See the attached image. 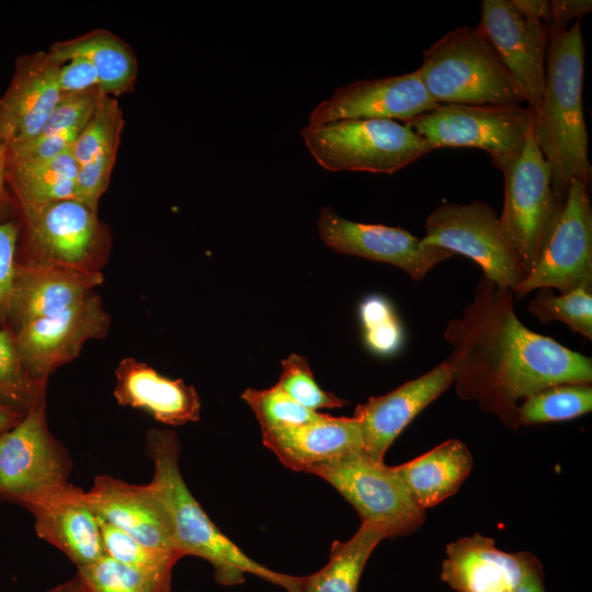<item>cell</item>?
Here are the masks:
<instances>
[{"mask_svg": "<svg viewBox=\"0 0 592 592\" xmlns=\"http://www.w3.org/2000/svg\"><path fill=\"white\" fill-rule=\"evenodd\" d=\"M444 339L456 391L508 428L517 401L563 383L591 384L592 358L536 333L517 318L511 289L481 276L471 301L448 321Z\"/></svg>", "mask_w": 592, "mask_h": 592, "instance_id": "1", "label": "cell"}, {"mask_svg": "<svg viewBox=\"0 0 592 592\" xmlns=\"http://www.w3.org/2000/svg\"><path fill=\"white\" fill-rule=\"evenodd\" d=\"M584 44L581 25L553 31L540 103L532 113L534 138L550 169L551 186L565 203L572 180L588 185L591 166L582 109Z\"/></svg>", "mask_w": 592, "mask_h": 592, "instance_id": "2", "label": "cell"}, {"mask_svg": "<svg viewBox=\"0 0 592 592\" xmlns=\"http://www.w3.org/2000/svg\"><path fill=\"white\" fill-rule=\"evenodd\" d=\"M181 446L178 434L169 429H150L145 453L153 464L151 483L163 499L171 516L178 554L208 561L214 579L221 585L241 584L244 574L257 576L287 592H298L303 577L271 570L248 557L212 522L187 488L179 467Z\"/></svg>", "mask_w": 592, "mask_h": 592, "instance_id": "3", "label": "cell"}, {"mask_svg": "<svg viewBox=\"0 0 592 592\" xmlns=\"http://www.w3.org/2000/svg\"><path fill=\"white\" fill-rule=\"evenodd\" d=\"M420 78L437 104L521 105L525 98L478 24L457 27L424 53Z\"/></svg>", "mask_w": 592, "mask_h": 592, "instance_id": "4", "label": "cell"}, {"mask_svg": "<svg viewBox=\"0 0 592 592\" xmlns=\"http://www.w3.org/2000/svg\"><path fill=\"white\" fill-rule=\"evenodd\" d=\"M12 217L19 229L18 264L102 273L112 234L98 212L72 198L32 206L14 204Z\"/></svg>", "mask_w": 592, "mask_h": 592, "instance_id": "5", "label": "cell"}, {"mask_svg": "<svg viewBox=\"0 0 592 592\" xmlns=\"http://www.w3.org/2000/svg\"><path fill=\"white\" fill-rule=\"evenodd\" d=\"M317 163L331 172L392 174L436 148L391 119H342L300 130Z\"/></svg>", "mask_w": 592, "mask_h": 592, "instance_id": "6", "label": "cell"}, {"mask_svg": "<svg viewBox=\"0 0 592 592\" xmlns=\"http://www.w3.org/2000/svg\"><path fill=\"white\" fill-rule=\"evenodd\" d=\"M71 469L70 453L48 428L46 400L0 434V503L24 508L66 485Z\"/></svg>", "mask_w": 592, "mask_h": 592, "instance_id": "7", "label": "cell"}, {"mask_svg": "<svg viewBox=\"0 0 592 592\" xmlns=\"http://www.w3.org/2000/svg\"><path fill=\"white\" fill-rule=\"evenodd\" d=\"M403 124L436 149H482L499 169L522 152L532 128V113L521 105L439 104Z\"/></svg>", "mask_w": 592, "mask_h": 592, "instance_id": "8", "label": "cell"}, {"mask_svg": "<svg viewBox=\"0 0 592 592\" xmlns=\"http://www.w3.org/2000/svg\"><path fill=\"white\" fill-rule=\"evenodd\" d=\"M499 169L504 175V203L499 218L528 273L565 203L554 193L549 166L532 128L520 156Z\"/></svg>", "mask_w": 592, "mask_h": 592, "instance_id": "9", "label": "cell"}, {"mask_svg": "<svg viewBox=\"0 0 592 592\" xmlns=\"http://www.w3.org/2000/svg\"><path fill=\"white\" fill-rule=\"evenodd\" d=\"M421 239L469 258L483 276L511 291L527 274L496 210L482 201L437 206L428 216Z\"/></svg>", "mask_w": 592, "mask_h": 592, "instance_id": "10", "label": "cell"}, {"mask_svg": "<svg viewBox=\"0 0 592 592\" xmlns=\"http://www.w3.org/2000/svg\"><path fill=\"white\" fill-rule=\"evenodd\" d=\"M308 474L335 488L362 522L380 527L387 537L411 534L423 523L424 510L414 503L394 467L363 451L321 464Z\"/></svg>", "mask_w": 592, "mask_h": 592, "instance_id": "11", "label": "cell"}, {"mask_svg": "<svg viewBox=\"0 0 592 592\" xmlns=\"http://www.w3.org/2000/svg\"><path fill=\"white\" fill-rule=\"evenodd\" d=\"M588 184L572 180L563 207L535 263L512 291L523 297L539 288L567 293L592 287V207Z\"/></svg>", "mask_w": 592, "mask_h": 592, "instance_id": "12", "label": "cell"}, {"mask_svg": "<svg viewBox=\"0 0 592 592\" xmlns=\"http://www.w3.org/2000/svg\"><path fill=\"white\" fill-rule=\"evenodd\" d=\"M110 326V314L93 291L79 303L12 332L27 373L34 380L48 385L57 368L77 358L89 340L104 339Z\"/></svg>", "mask_w": 592, "mask_h": 592, "instance_id": "13", "label": "cell"}, {"mask_svg": "<svg viewBox=\"0 0 592 592\" xmlns=\"http://www.w3.org/2000/svg\"><path fill=\"white\" fill-rule=\"evenodd\" d=\"M318 229L325 244L333 251L395 265L413 281L423 280L434 266L455 255L425 244L400 227L349 220L329 206L320 210Z\"/></svg>", "mask_w": 592, "mask_h": 592, "instance_id": "14", "label": "cell"}, {"mask_svg": "<svg viewBox=\"0 0 592 592\" xmlns=\"http://www.w3.org/2000/svg\"><path fill=\"white\" fill-rule=\"evenodd\" d=\"M479 25L535 112L545 87L547 26L522 14L512 0H483Z\"/></svg>", "mask_w": 592, "mask_h": 592, "instance_id": "15", "label": "cell"}, {"mask_svg": "<svg viewBox=\"0 0 592 592\" xmlns=\"http://www.w3.org/2000/svg\"><path fill=\"white\" fill-rule=\"evenodd\" d=\"M437 105L417 69L400 76L358 80L337 89L311 111L308 125L342 119H400L405 123Z\"/></svg>", "mask_w": 592, "mask_h": 592, "instance_id": "16", "label": "cell"}, {"mask_svg": "<svg viewBox=\"0 0 592 592\" xmlns=\"http://www.w3.org/2000/svg\"><path fill=\"white\" fill-rule=\"evenodd\" d=\"M86 497L96 516L144 546L177 558L168 508L156 487L99 475Z\"/></svg>", "mask_w": 592, "mask_h": 592, "instance_id": "17", "label": "cell"}, {"mask_svg": "<svg viewBox=\"0 0 592 592\" xmlns=\"http://www.w3.org/2000/svg\"><path fill=\"white\" fill-rule=\"evenodd\" d=\"M59 66L48 50L16 58L10 83L0 96V145H20L42 133L61 95Z\"/></svg>", "mask_w": 592, "mask_h": 592, "instance_id": "18", "label": "cell"}, {"mask_svg": "<svg viewBox=\"0 0 592 592\" xmlns=\"http://www.w3.org/2000/svg\"><path fill=\"white\" fill-rule=\"evenodd\" d=\"M452 384V367L445 360L422 376L358 405L353 418L361 431L363 452L384 462L387 449L403 429Z\"/></svg>", "mask_w": 592, "mask_h": 592, "instance_id": "19", "label": "cell"}, {"mask_svg": "<svg viewBox=\"0 0 592 592\" xmlns=\"http://www.w3.org/2000/svg\"><path fill=\"white\" fill-rule=\"evenodd\" d=\"M441 578L457 592H513L543 573L538 559L526 551L505 553L478 533L446 546Z\"/></svg>", "mask_w": 592, "mask_h": 592, "instance_id": "20", "label": "cell"}, {"mask_svg": "<svg viewBox=\"0 0 592 592\" xmlns=\"http://www.w3.org/2000/svg\"><path fill=\"white\" fill-rule=\"evenodd\" d=\"M39 538L59 549L78 569L104 555L99 519L86 491L67 482L24 506Z\"/></svg>", "mask_w": 592, "mask_h": 592, "instance_id": "21", "label": "cell"}, {"mask_svg": "<svg viewBox=\"0 0 592 592\" xmlns=\"http://www.w3.org/2000/svg\"><path fill=\"white\" fill-rule=\"evenodd\" d=\"M103 280V273L16 263L5 328L15 331L27 322L64 310L95 291Z\"/></svg>", "mask_w": 592, "mask_h": 592, "instance_id": "22", "label": "cell"}, {"mask_svg": "<svg viewBox=\"0 0 592 592\" xmlns=\"http://www.w3.org/2000/svg\"><path fill=\"white\" fill-rule=\"evenodd\" d=\"M115 378L114 397L121 406L144 410L173 426L200 419V396L182 379L168 378L132 356L119 361Z\"/></svg>", "mask_w": 592, "mask_h": 592, "instance_id": "23", "label": "cell"}, {"mask_svg": "<svg viewBox=\"0 0 592 592\" xmlns=\"http://www.w3.org/2000/svg\"><path fill=\"white\" fill-rule=\"evenodd\" d=\"M262 442L286 467L303 473L363 451L361 431L353 417L323 413L307 424L262 432Z\"/></svg>", "mask_w": 592, "mask_h": 592, "instance_id": "24", "label": "cell"}, {"mask_svg": "<svg viewBox=\"0 0 592 592\" xmlns=\"http://www.w3.org/2000/svg\"><path fill=\"white\" fill-rule=\"evenodd\" d=\"M473 465L467 446L451 439L394 469L414 503L425 510L457 492Z\"/></svg>", "mask_w": 592, "mask_h": 592, "instance_id": "25", "label": "cell"}, {"mask_svg": "<svg viewBox=\"0 0 592 592\" xmlns=\"http://www.w3.org/2000/svg\"><path fill=\"white\" fill-rule=\"evenodd\" d=\"M48 53L59 65L75 56L87 58L98 71L101 89L110 96L132 91L137 80L138 62L133 48L104 29L55 42Z\"/></svg>", "mask_w": 592, "mask_h": 592, "instance_id": "26", "label": "cell"}, {"mask_svg": "<svg viewBox=\"0 0 592 592\" xmlns=\"http://www.w3.org/2000/svg\"><path fill=\"white\" fill-rule=\"evenodd\" d=\"M77 173L71 148L48 160L5 164L8 190L19 206L75 200Z\"/></svg>", "mask_w": 592, "mask_h": 592, "instance_id": "27", "label": "cell"}, {"mask_svg": "<svg viewBox=\"0 0 592 592\" xmlns=\"http://www.w3.org/2000/svg\"><path fill=\"white\" fill-rule=\"evenodd\" d=\"M384 538L387 535L380 527L362 522L349 540L332 544L329 561L319 571L303 577L298 592H357L363 569Z\"/></svg>", "mask_w": 592, "mask_h": 592, "instance_id": "28", "label": "cell"}, {"mask_svg": "<svg viewBox=\"0 0 592 592\" xmlns=\"http://www.w3.org/2000/svg\"><path fill=\"white\" fill-rule=\"evenodd\" d=\"M592 409L591 384L563 383L524 398L517 408V424L558 422L581 417Z\"/></svg>", "mask_w": 592, "mask_h": 592, "instance_id": "29", "label": "cell"}, {"mask_svg": "<svg viewBox=\"0 0 592 592\" xmlns=\"http://www.w3.org/2000/svg\"><path fill=\"white\" fill-rule=\"evenodd\" d=\"M88 592H170L172 574L145 571L107 555L77 571Z\"/></svg>", "mask_w": 592, "mask_h": 592, "instance_id": "30", "label": "cell"}, {"mask_svg": "<svg viewBox=\"0 0 592 592\" xmlns=\"http://www.w3.org/2000/svg\"><path fill=\"white\" fill-rule=\"evenodd\" d=\"M46 391L47 384L34 380L27 373L13 332L0 328V402L25 414L46 400Z\"/></svg>", "mask_w": 592, "mask_h": 592, "instance_id": "31", "label": "cell"}, {"mask_svg": "<svg viewBox=\"0 0 592 592\" xmlns=\"http://www.w3.org/2000/svg\"><path fill=\"white\" fill-rule=\"evenodd\" d=\"M527 309L542 323L559 321L585 339H592V287L558 295L551 288H539Z\"/></svg>", "mask_w": 592, "mask_h": 592, "instance_id": "32", "label": "cell"}, {"mask_svg": "<svg viewBox=\"0 0 592 592\" xmlns=\"http://www.w3.org/2000/svg\"><path fill=\"white\" fill-rule=\"evenodd\" d=\"M123 127V112L116 98L104 95L71 147L78 167L107 151L117 150Z\"/></svg>", "mask_w": 592, "mask_h": 592, "instance_id": "33", "label": "cell"}, {"mask_svg": "<svg viewBox=\"0 0 592 592\" xmlns=\"http://www.w3.org/2000/svg\"><path fill=\"white\" fill-rule=\"evenodd\" d=\"M241 397L255 413L261 432L307 424L322 414L303 407L277 385L267 389L248 388Z\"/></svg>", "mask_w": 592, "mask_h": 592, "instance_id": "34", "label": "cell"}, {"mask_svg": "<svg viewBox=\"0 0 592 592\" xmlns=\"http://www.w3.org/2000/svg\"><path fill=\"white\" fill-rule=\"evenodd\" d=\"M292 399L311 411L339 408L348 403L321 389L315 380L307 358L291 354L282 361V373L276 384Z\"/></svg>", "mask_w": 592, "mask_h": 592, "instance_id": "35", "label": "cell"}, {"mask_svg": "<svg viewBox=\"0 0 592 592\" xmlns=\"http://www.w3.org/2000/svg\"><path fill=\"white\" fill-rule=\"evenodd\" d=\"M99 519V517H98ZM104 554L145 571L172 574L178 559L148 548L121 530L99 519Z\"/></svg>", "mask_w": 592, "mask_h": 592, "instance_id": "36", "label": "cell"}, {"mask_svg": "<svg viewBox=\"0 0 592 592\" xmlns=\"http://www.w3.org/2000/svg\"><path fill=\"white\" fill-rule=\"evenodd\" d=\"M367 345L380 354L394 352L400 344L401 332L388 303L378 296L366 298L360 307Z\"/></svg>", "mask_w": 592, "mask_h": 592, "instance_id": "37", "label": "cell"}, {"mask_svg": "<svg viewBox=\"0 0 592 592\" xmlns=\"http://www.w3.org/2000/svg\"><path fill=\"white\" fill-rule=\"evenodd\" d=\"M104 95L106 94L100 87L60 95L41 134L82 129L93 116Z\"/></svg>", "mask_w": 592, "mask_h": 592, "instance_id": "38", "label": "cell"}, {"mask_svg": "<svg viewBox=\"0 0 592 592\" xmlns=\"http://www.w3.org/2000/svg\"><path fill=\"white\" fill-rule=\"evenodd\" d=\"M116 156L117 150H111L78 167L75 200L98 212L100 198L109 187Z\"/></svg>", "mask_w": 592, "mask_h": 592, "instance_id": "39", "label": "cell"}, {"mask_svg": "<svg viewBox=\"0 0 592 592\" xmlns=\"http://www.w3.org/2000/svg\"><path fill=\"white\" fill-rule=\"evenodd\" d=\"M82 129H65L39 134L20 145L7 147V162L42 161L52 159L72 147Z\"/></svg>", "mask_w": 592, "mask_h": 592, "instance_id": "40", "label": "cell"}, {"mask_svg": "<svg viewBox=\"0 0 592 592\" xmlns=\"http://www.w3.org/2000/svg\"><path fill=\"white\" fill-rule=\"evenodd\" d=\"M18 224L11 219L0 223V328L5 327L9 299L16 266Z\"/></svg>", "mask_w": 592, "mask_h": 592, "instance_id": "41", "label": "cell"}, {"mask_svg": "<svg viewBox=\"0 0 592 592\" xmlns=\"http://www.w3.org/2000/svg\"><path fill=\"white\" fill-rule=\"evenodd\" d=\"M58 87L61 95L100 87L98 71L87 58L71 57L59 66Z\"/></svg>", "mask_w": 592, "mask_h": 592, "instance_id": "42", "label": "cell"}, {"mask_svg": "<svg viewBox=\"0 0 592 592\" xmlns=\"http://www.w3.org/2000/svg\"><path fill=\"white\" fill-rule=\"evenodd\" d=\"M551 13L546 24L548 34L553 31L567 29L568 23L588 13L592 9L590 0H553Z\"/></svg>", "mask_w": 592, "mask_h": 592, "instance_id": "43", "label": "cell"}, {"mask_svg": "<svg viewBox=\"0 0 592 592\" xmlns=\"http://www.w3.org/2000/svg\"><path fill=\"white\" fill-rule=\"evenodd\" d=\"M7 146L0 145V223L13 216L14 202L10 195L5 178Z\"/></svg>", "mask_w": 592, "mask_h": 592, "instance_id": "44", "label": "cell"}, {"mask_svg": "<svg viewBox=\"0 0 592 592\" xmlns=\"http://www.w3.org/2000/svg\"><path fill=\"white\" fill-rule=\"evenodd\" d=\"M23 417L24 413L0 402V434L14 428Z\"/></svg>", "mask_w": 592, "mask_h": 592, "instance_id": "45", "label": "cell"}, {"mask_svg": "<svg viewBox=\"0 0 592 592\" xmlns=\"http://www.w3.org/2000/svg\"><path fill=\"white\" fill-rule=\"evenodd\" d=\"M45 592H88L81 577L77 572L69 580L49 589Z\"/></svg>", "mask_w": 592, "mask_h": 592, "instance_id": "46", "label": "cell"}, {"mask_svg": "<svg viewBox=\"0 0 592 592\" xmlns=\"http://www.w3.org/2000/svg\"><path fill=\"white\" fill-rule=\"evenodd\" d=\"M544 573L535 574L520 584L513 592H545Z\"/></svg>", "mask_w": 592, "mask_h": 592, "instance_id": "47", "label": "cell"}]
</instances>
